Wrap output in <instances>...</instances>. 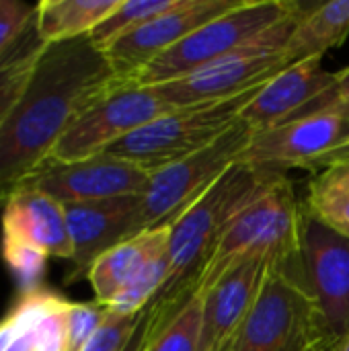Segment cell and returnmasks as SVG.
Here are the masks:
<instances>
[{
	"instance_id": "1",
	"label": "cell",
	"mask_w": 349,
	"mask_h": 351,
	"mask_svg": "<svg viewBox=\"0 0 349 351\" xmlns=\"http://www.w3.org/2000/svg\"><path fill=\"white\" fill-rule=\"evenodd\" d=\"M119 80L88 35L45 43L29 82L0 125V204L49 160L74 121Z\"/></svg>"
},
{
	"instance_id": "2",
	"label": "cell",
	"mask_w": 349,
	"mask_h": 351,
	"mask_svg": "<svg viewBox=\"0 0 349 351\" xmlns=\"http://www.w3.org/2000/svg\"><path fill=\"white\" fill-rule=\"evenodd\" d=\"M286 173L237 162L210 191L169 226V278L156 302L181 304L200 284L224 232L255 199L276 187Z\"/></svg>"
},
{
	"instance_id": "3",
	"label": "cell",
	"mask_w": 349,
	"mask_h": 351,
	"mask_svg": "<svg viewBox=\"0 0 349 351\" xmlns=\"http://www.w3.org/2000/svg\"><path fill=\"white\" fill-rule=\"evenodd\" d=\"M337 337L313 298L278 265L224 351H335Z\"/></svg>"
},
{
	"instance_id": "4",
	"label": "cell",
	"mask_w": 349,
	"mask_h": 351,
	"mask_svg": "<svg viewBox=\"0 0 349 351\" xmlns=\"http://www.w3.org/2000/svg\"><path fill=\"white\" fill-rule=\"evenodd\" d=\"M302 14L304 8L282 21L274 29L265 31L257 39L249 41L247 45L234 49L232 53L187 76L154 86L177 109L224 101L263 86L274 76L292 66L286 56V45Z\"/></svg>"
},
{
	"instance_id": "5",
	"label": "cell",
	"mask_w": 349,
	"mask_h": 351,
	"mask_svg": "<svg viewBox=\"0 0 349 351\" xmlns=\"http://www.w3.org/2000/svg\"><path fill=\"white\" fill-rule=\"evenodd\" d=\"M298 10L302 6L292 0H239L230 10L208 21L158 56L132 80L138 84H160L187 76L247 45Z\"/></svg>"
},
{
	"instance_id": "6",
	"label": "cell",
	"mask_w": 349,
	"mask_h": 351,
	"mask_svg": "<svg viewBox=\"0 0 349 351\" xmlns=\"http://www.w3.org/2000/svg\"><path fill=\"white\" fill-rule=\"evenodd\" d=\"M259 88L261 86L216 103L175 109L132 132L113 144L107 154L130 160L152 175L154 171L187 158L216 142L239 121L243 107Z\"/></svg>"
},
{
	"instance_id": "7",
	"label": "cell",
	"mask_w": 349,
	"mask_h": 351,
	"mask_svg": "<svg viewBox=\"0 0 349 351\" xmlns=\"http://www.w3.org/2000/svg\"><path fill=\"white\" fill-rule=\"evenodd\" d=\"M255 132L239 117V121L208 148L154 171L140 199L138 234L171 226L181 218L230 167L241 160Z\"/></svg>"
},
{
	"instance_id": "8",
	"label": "cell",
	"mask_w": 349,
	"mask_h": 351,
	"mask_svg": "<svg viewBox=\"0 0 349 351\" xmlns=\"http://www.w3.org/2000/svg\"><path fill=\"white\" fill-rule=\"evenodd\" d=\"M300 222L302 204L286 175L234 218L200 278L197 290L210 288L226 269L247 257H267L274 265L288 261L300 245Z\"/></svg>"
},
{
	"instance_id": "9",
	"label": "cell",
	"mask_w": 349,
	"mask_h": 351,
	"mask_svg": "<svg viewBox=\"0 0 349 351\" xmlns=\"http://www.w3.org/2000/svg\"><path fill=\"white\" fill-rule=\"evenodd\" d=\"M175 109L154 84L121 78L74 121L53 148L49 160L74 162L103 154L132 132Z\"/></svg>"
},
{
	"instance_id": "10",
	"label": "cell",
	"mask_w": 349,
	"mask_h": 351,
	"mask_svg": "<svg viewBox=\"0 0 349 351\" xmlns=\"http://www.w3.org/2000/svg\"><path fill=\"white\" fill-rule=\"evenodd\" d=\"M319 306L337 339L349 333V239L311 218L302 206L300 245L276 263Z\"/></svg>"
},
{
	"instance_id": "11",
	"label": "cell",
	"mask_w": 349,
	"mask_h": 351,
	"mask_svg": "<svg viewBox=\"0 0 349 351\" xmlns=\"http://www.w3.org/2000/svg\"><path fill=\"white\" fill-rule=\"evenodd\" d=\"M349 154V105L300 117L274 130L257 132L239 162L286 173L288 169H319Z\"/></svg>"
},
{
	"instance_id": "12",
	"label": "cell",
	"mask_w": 349,
	"mask_h": 351,
	"mask_svg": "<svg viewBox=\"0 0 349 351\" xmlns=\"http://www.w3.org/2000/svg\"><path fill=\"white\" fill-rule=\"evenodd\" d=\"M148 181L150 173L142 167L103 152L74 162L47 160L19 185L39 189L66 206L123 195H142L148 187Z\"/></svg>"
},
{
	"instance_id": "13",
	"label": "cell",
	"mask_w": 349,
	"mask_h": 351,
	"mask_svg": "<svg viewBox=\"0 0 349 351\" xmlns=\"http://www.w3.org/2000/svg\"><path fill=\"white\" fill-rule=\"evenodd\" d=\"M335 72H327L321 60H304L292 64L243 107L241 119L257 134L313 115L337 105Z\"/></svg>"
},
{
	"instance_id": "14",
	"label": "cell",
	"mask_w": 349,
	"mask_h": 351,
	"mask_svg": "<svg viewBox=\"0 0 349 351\" xmlns=\"http://www.w3.org/2000/svg\"><path fill=\"white\" fill-rule=\"evenodd\" d=\"M239 0H179L169 12L158 14L130 35L117 39L103 53L119 78L132 80L158 56L175 47L208 21L230 10Z\"/></svg>"
},
{
	"instance_id": "15",
	"label": "cell",
	"mask_w": 349,
	"mask_h": 351,
	"mask_svg": "<svg viewBox=\"0 0 349 351\" xmlns=\"http://www.w3.org/2000/svg\"><path fill=\"white\" fill-rule=\"evenodd\" d=\"M274 261L267 257H247L226 269L202 294V335L200 351H224L253 311Z\"/></svg>"
},
{
	"instance_id": "16",
	"label": "cell",
	"mask_w": 349,
	"mask_h": 351,
	"mask_svg": "<svg viewBox=\"0 0 349 351\" xmlns=\"http://www.w3.org/2000/svg\"><path fill=\"white\" fill-rule=\"evenodd\" d=\"M140 199L142 195H123L64 206L72 241V269L66 284L86 278L103 253L138 234Z\"/></svg>"
},
{
	"instance_id": "17",
	"label": "cell",
	"mask_w": 349,
	"mask_h": 351,
	"mask_svg": "<svg viewBox=\"0 0 349 351\" xmlns=\"http://www.w3.org/2000/svg\"><path fill=\"white\" fill-rule=\"evenodd\" d=\"M2 245L27 247L70 261L72 241L64 204L39 189L19 185L2 204Z\"/></svg>"
},
{
	"instance_id": "18",
	"label": "cell",
	"mask_w": 349,
	"mask_h": 351,
	"mask_svg": "<svg viewBox=\"0 0 349 351\" xmlns=\"http://www.w3.org/2000/svg\"><path fill=\"white\" fill-rule=\"evenodd\" d=\"M70 300L47 288L21 292L0 319V351H66Z\"/></svg>"
},
{
	"instance_id": "19",
	"label": "cell",
	"mask_w": 349,
	"mask_h": 351,
	"mask_svg": "<svg viewBox=\"0 0 349 351\" xmlns=\"http://www.w3.org/2000/svg\"><path fill=\"white\" fill-rule=\"evenodd\" d=\"M169 245V226L140 232L103 253L91 267L86 280L99 304L111 306L121 290L134 280L142 265Z\"/></svg>"
},
{
	"instance_id": "20",
	"label": "cell",
	"mask_w": 349,
	"mask_h": 351,
	"mask_svg": "<svg viewBox=\"0 0 349 351\" xmlns=\"http://www.w3.org/2000/svg\"><path fill=\"white\" fill-rule=\"evenodd\" d=\"M349 37V0L325 2L313 10H304L298 19L288 45L286 56L290 64L304 60H323V56Z\"/></svg>"
},
{
	"instance_id": "21",
	"label": "cell",
	"mask_w": 349,
	"mask_h": 351,
	"mask_svg": "<svg viewBox=\"0 0 349 351\" xmlns=\"http://www.w3.org/2000/svg\"><path fill=\"white\" fill-rule=\"evenodd\" d=\"M121 0H43L37 4L35 31L43 43L91 35Z\"/></svg>"
},
{
	"instance_id": "22",
	"label": "cell",
	"mask_w": 349,
	"mask_h": 351,
	"mask_svg": "<svg viewBox=\"0 0 349 351\" xmlns=\"http://www.w3.org/2000/svg\"><path fill=\"white\" fill-rule=\"evenodd\" d=\"M302 206L311 218L349 239V154L315 171Z\"/></svg>"
},
{
	"instance_id": "23",
	"label": "cell",
	"mask_w": 349,
	"mask_h": 351,
	"mask_svg": "<svg viewBox=\"0 0 349 351\" xmlns=\"http://www.w3.org/2000/svg\"><path fill=\"white\" fill-rule=\"evenodd\" d=\"M156 304L158 317L144 351H200L202 294L193 292L181 304Z\"/></svg>"
},
{
	"instance_id": "24",
	"label": "cell",
	"mask_w": 349,
	"mask_h": 351,
	"mask_svg": "<svg viewBox=\"0 0 349 351\" xmlns=\"http://www.w3.org/2000/svg\"><path fill=\"white\" fill-rule=\"evenodd\" d=\"M43 47L45 43L39 39L33 19L14 45L0 58V125L29 82Z\"/></svg>"
},
{
	"instance_id": "25",
	"label": "cell",
	"mask_w": 349,
	"mask_h": 351,
	"mask_svg": "<svg viewBox=\"0 0 349 351\" xmlns=\"http://www.w3.org/2000/svg\"><path fill=\"white\" fill-rule=\"evenodd\" d=\"M177 2L179 0H121L119 6L88 37L101 51H105L117 39L130 35L158 14L169 12L177 6Z\"/></svg>"
},
{
	"instance_id": "26",
	"label": "cell",
	"mask_w": 349,
	"mask_h": 351,
	"mask_svg": "<svg viewBox=\"0 0 349 351\" xmlns=\"http://www.w3.org/2000/svg\"><path fill=\"white\" fill-rule=\"evenodd\" d=\"M109 306L93 302H70L68 308V346L66 351H84L109 317Z\"/></svg>"
},
{
	"instance_id": "27",
	"label": "cell",
	"mask_w": 349,
	"mask_h": 351,
	"mask_svg": "<svg viewBox=\"0 0 349 351\" xmlns=\"http://www.w3.org/2000/svg\"><path fill=\"white\" fill-rule=\"evenodd\" d=\"M2 259L16 280L21 292H31L37 288H43L41 280L45 278L47 269V255L27 249V247H16V245H2Z\"/></svg>"
},
{
	"instance_id": "28",
	"label": "cell",
	"mask_w": 349,
	"mask_h": 351,
	"mask_svg": "<svg viewBox=\"0 0 349 351\" xmlns=\"http://www.w3.org/2000/svg\"><path fill=\"white\" fill-rule=\"evenodd\" d=\"M142 311L138 315H121L115 311H109L107 321L97 331V335L91 339V343L84 351H121L130 337L134 335L138 323H140Z\"/></svg>"
},
{
	"instance_id": "29",
	"label": "cell",
	"mask_w": 349,
	"mask_h": 351,
	"mask_svg": "<svg viewBox=\"0 0 349 351\" xmlns=\"http://www.w3.org/2000/svg\"><path fill=\"white\" fill-rule=\"evenodd\" d=\"M35 12L37 4L31 6L21 0H0V58L33 23Z\"/></svg>"
},
{
	"instance_id": "30",
	"label": "cell",
	"mask_w": 349,
	"mask_h": 351,
	"mask_svg": "<svg viewBox=\"0 0 349 351\" xmlns=\"http://www.w3.org/2000/svg\"><path fill=\"white\" fill-rule=\"evenodd\" d=\"M156 317H158V304H156V302H150V304L142 311V317H140V323H138L134 335L130 337V341L125 343V348L121 351L146 350V343H148V337H150V333H152V329H154Z\"/></svg>"
},
{
	"instance_id": "31",
	"label": "cell",
	"mask_w": 349,
	"mask_h": 351,
	"mask_svg": "<svg viewBox=\"0 0 349 351\" xmlns=\"http://www.w3.org/2000/svg\"><path fill=\"white\" fill-rule=\"evenodd\" d=\"M335 82H337V99L339 103L349 105V66L335 72Z\"/></svg>"
},
{
	"instance_id": "32",
	"label": "cell",
	"mask_w": 349,
	"mask_h": 351,
	"mask_svg": "<svg viewBox=\"0 0 349 351\" xmlns=\"http://www.w3.org/2000/svg\"><path fill=\"white\" fill-rule=\"evenodd\" d=\"M335 351H349V333L346 337H341L335 346Z\"/></svg>"
}]
</instances>
